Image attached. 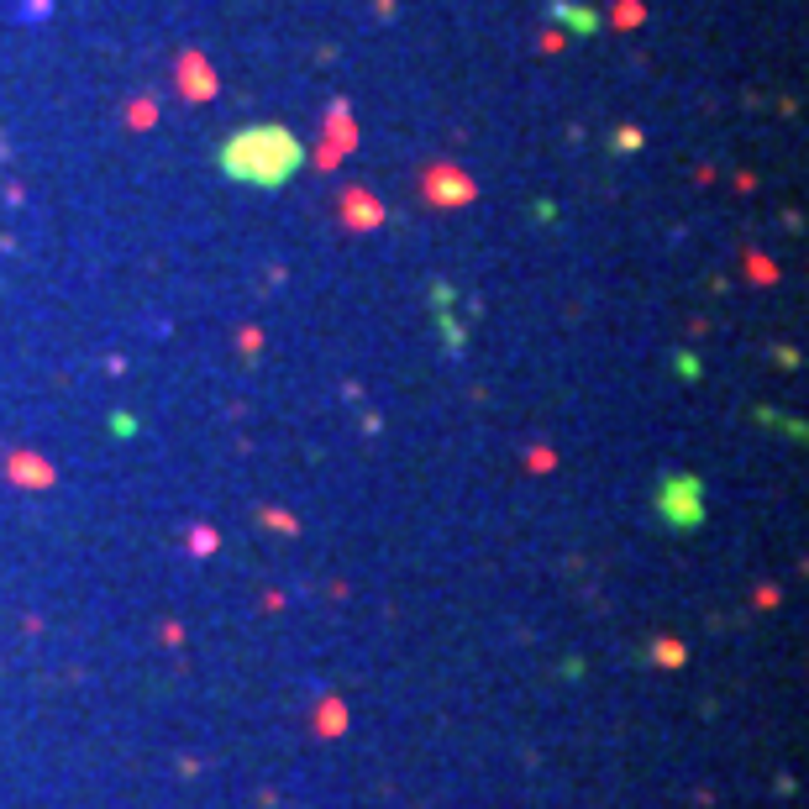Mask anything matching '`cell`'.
<instances>
[{
	"instance_id": "2",
	"label": "cell",
	"mask_w": 809,
	"mask_h": 809,
	"mask_svg": "<svg viewBox=\"0 0 809 809\" xmlns=\"http://www.w3.org/2000/svg\"><path fill=\"white\" fill-rule=\"evenodd\" d=\"M657 662H683V647H657Z\"/></svg>"
},
{
	"instance_id": "1",
	"label": "cell",
	"mask_w": 809,
	"mask_h": 809,
	"mask_svg": "<svg viewBox=\"0 0 809 809\" xmlns=\"http://www.w3.org/2000/svg\"><path fill=\"white\" fill-rule=\"evenodd\" d=\"M295 158H300L295 142H289L279 127H253L226 148V169H232L237 179H253V184H279V179H289Z\"/></svg>"
}]
</instances>
